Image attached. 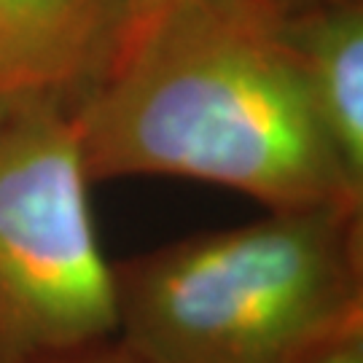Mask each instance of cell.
<instances>
[{"mask_svg": "<svg viewBox=\"0 0 363 363\" xmlns=\"http://www.w3.org/2000/svg\"><path fill=\"white\" fill-rule=\"evenodd\" d=\"M91 181L169 175L267 210L363 202L283 38L277 0H194L73 97Z\"/></svg>", "mask_w": 363, "mask_h": 363, "instance_id": "6da1fadb", "label": "cell"}, {"mask_svg": "<svg viewBox=\"0 0 363 363\" xmlns=\"http://www.w3.org/2000/svg\"><path fill=\"white\" fill-rule=\"evenodd\" d=\"M116 339L145 363H320L363 334V202L272 208L113 261Z\"/></svg>", "mask_w": 363, "mask_h": 363, "instance_id": "7a4b0ae2", "label": "cell"}, {"mask_svg": "<svg viewBox=\"0 0 363 363\" xmlns=\"http://www.w3.org/2000/svg\"><path fill=\"white\" fill-rule=\"evenodd\" d=\"M73 100L0 103V363L116 339L113 261L94 223Z\"/></svg>", "mask_w": 363, "mask_h": 363, "instance_id": "3957f363", "label": "cell"}, {"mask_svg": "<svg viewBox=\"0 0 363 363\" xmlns=\"http://www.w3.org/2000/svg\"><path fill=\"white\" fill-rule=\"evenodd\" d=\"M116 0H0V103L73 100L100 70Z\"/></svg>", "mask_w": 363, "mask_h": 363, "instance_id": "277c9868", "label": "cell"}, {"mask_svg": "<svg viewBox=\"0 0 363 363\" xmlns=\"http://www.w3.org/2000/svg\"><path fill=\"white\" fill-rule=\"evenodd\" d=\"M283 38L342 169L363 191V11L337 0L301 13L283 9Z\"/></svg>", "mask_w": 363, "mask_h": 363, "instance_id": "5b68a950", "label": "cell"}, {"mask_svg": "<svg viewBox=\"0 0 363 363\" xmlns=\"http://www.w3.org/2000/svg\"><path fill=\"white\" fill-rule=\"evenodd\" d=\"M189 3H194V0H116V13H113V25H111V35H108V46H105V57L100 67L111 57H116L118 52L132 46L154 25H159L164 16L178 11L181 6H189Z\"/></svg>", "mask_w": 363, "mask_h": 363, "instance_id": "8992f818", "label": "cell"}, {"mask_svg": "<svg viewBox=\"0 0 363 363\" xmlns=\"http://www.w3.org/2000/svg\"><path fill=\"white\" fill-rule=\"evenodd\" d=\"M46 363H145V361H140L135 352L127 350L118 339H111V342L94 345V347H86V350L67 352V355L52 358V361Z\"/></svg>", "mask_w": 363, "mask_h": 363, "instance_id": "52a82bcc", "label": "cell"}, {"mask_svg": "<svg viewBox=\"0 0 363 363\" xmlns=\"http://www.w3.org/2000/svg\"><path fill=\"white\" fill-rule=\"evenodd\" d=\"M320 363H363V334L342 342L337 350H331Z\"/></svg>", "mask_w": 363, "mask_h": 363, "instance_id": "ba28073f", "label": "cell"}]
</instances>
